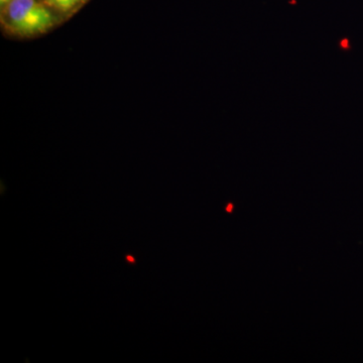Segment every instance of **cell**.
Returning a JSON list of instances; mask_svg holds the SVG:
<instances>
[{"mask_svg":"<svg viewBox=\"0 0 363 363\" xmlns=\"http://www.w3.org/2000/svg\"><path fill=\"white\" fill-rule=\"evenodd\" d=\"M13 0H0V9H4L7 4H11Z\"/></svg>","mask_w":363,"mask_h":363,"instance_id":"3","label":"cell"},{"mask_svg":"<svg viewBox=\"0 0 363 363\" xmlns=\"http://www.w3.org/2000/svg\"><path fill=\"white\" fill-rule=\"evenodd\" d=\"M62 21L70 20L90 1V0H42Z\"/></svg>","mask_w":363,"mask_h":363,"instance_id":"2","label":"cell"},{"mask_svg":"<svg viewBox=\"0 0 363 363\" xmlns=\"http://www.w3.org/2000/svg\"><path fill=\"white\" fill-rule=\"evenodd\" d=\"M128 262H135V259L133 257H128Z\"/></svg>","mask_w":363,"mask_h":363,"instance_id":"4","label":"cell"},{"mask_svg":"<svg viewBox=\"0 0 363 363\" xmlns=\"http://www.w3.org/2000/svg\"><path fill=\"white\" fill-rule=\"evenodd\" d=\"M64 23L42 0H13L0 9L2 33L13 39H33Z\"/></svg>","mask_w":363,"mask_h":363,"instance_id":"1","label":"cell"},{"mask_svg":"<svg viewBox=\"0 0 363 363\" xmlns=\"http://www.w3.org/2000/svg\"><path fill=\"white\" fill-rule=\"evenodd\" d=\"M231 210H233V205H228V207H227V211L230 212Z\"/></svg>","mask_w":363,"mask_h":363,"instance_id":"5","label":"cell"}]
</instances>
